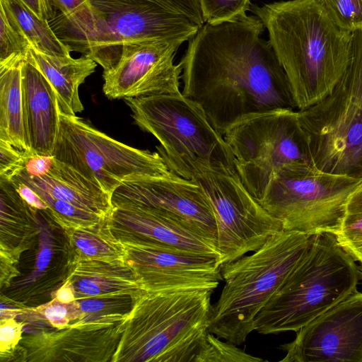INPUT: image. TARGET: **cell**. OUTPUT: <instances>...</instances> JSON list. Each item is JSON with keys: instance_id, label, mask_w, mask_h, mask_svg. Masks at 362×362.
<instances>
[{"instance_id": "1", "label": "cell", "mask_w": 362, "mask_h": 362, "mask_svg": "<svg viewBox=\"0 0 362 362\" xmlns=\"http://www.w3.org/2000/svg\"><path fill=\"white\" fill-rule=\"evenodd\" d=\"M257 16L204 23L189 40L182 93L198 104L222 135L251 115L296 109L287 76Z\"/></svg>"}, {"instance_id": "2", "label": "cell", "mask_w": 362, "mask_h": 362, "mask_svg": "<svg viewBox=\"0 0 362 362\" xmlns=\"http://www.w3.org/2000/svg\"><path fill=\"white\" fill-rule=\"evenodd\" d=\"M289 81L298 110L327 95L349 62L351 33L337 27L317 0L251 5Z\"/></svg>"}, {"instance_id": "3", "label": "cell", "mask_w": 362, "mask_h": 362, "mask_svg": "<svg viewBox=\"0 0 362 362\" xmlns=\"http://www.w3.org/2000/svg\"><path fill=\"white\" fill-rule=\"evenodd\" d=\"M213 291L141 293L112 361L195 362L209 332Z\"/></svg>"}, {"instance_id": "4", "label": "cell", "mask_w": 362, "mask_h": 362, "mask_svg": "<svg viewBox=\"0 0 362 362\" xmlns=\"http://www.w3.org/2000/svg\"><path fill=\"white\" fill-rule=\"evenodd\" d=\"M355 259L331 233L313 235L309 245L255 320L262 334L297 332L357 291Z\"/></svg>"}, {"instance_id": "5", "label": "cell", "mask_w": 362, "mask_h": 362, "mask_svg": "<svg viewBox=\"0 0 362 362\" xmlns=\"http://www.w3.org/2000/svg\"><path fill=\"white\" fill-rule=\"evenodd\" d=\"M312 235L281 230L252 254L222 264L225 284L211 305L209 332L238 346L245 342L255 331L256 316L305 252Z\"/></svg>"}, {"instance_id": "6", "label": "cell", "mask_w": 362, "mask_h": 362, "mask_svg": "<svg viewBox=\"0 0 362 362\" xmlns=\"http://www.w3.org/2000/svg\"><path fill=\"white\" fill-rule=\"evenodd\" d=\"M91 21L76 28L56 31L71 51L83 54L103 68L113 69L124 45L143 40L184 42L200 26L185 15L156 0H86Z\"/></svg>"}, {"instance_id": "7", "label": "cell", "mask_w": 362, "mask_h": 362, "mask_svg": "<svg viewBox=\"0 0 362 362\" xmlns=\"http://www.w3.org/2000/svg\"><path fill=\"white\" fill-rule=\"evenodd\" d=\"M298 111L314 166L362 179V29L351 33L347 66L332 91Z\"/></svg>"}, {"instance_id": "8", "label": "cell", "mask_w": 362, "mask_h": 362, "mask_svg": "<svg viewBox=\"0 0 362 362\" xmlns=\"http://www.w3.org/2000/svg\"><path fill=\"white\" fill-rule=\"evenodd\" d=\"M361 181L312 165L294 164L274 175L257 202L279 221L284 230L336 235L347 199Z\"/></svg>"}, {"instance_id": "9", "label": "cell", "mask_w": 362, "mask_h": 362, "mask_svg": "<svg viewBox=\"0 0 362 362\" xmlns=\"http://www.w3.org/2000/svg\"><path fill=\"white\" fill-rule=\"evenodd\" d=\"M124 100L136 125L160 142L159 153L237 173L234 155L223 135L203 109L182 92Z\"/></svg>"}, {"instance_id": "10", "label": "cell", "mask_w": 362, "mask_h": 362, "mask_svg": "<svg viewBox=\"0 0 362 362\" xmlns=\"http://www.w3.org/2000/svg\"><path fill=\"white\" fill-rule=\"evenodd\" d=\"M223 136L234 155L241 182L257 200L283 168L294 164L314 166L298 110L251 115L231 125Z\"/></svg>"}, {"instance_id": "11", "label": "cell", "mask_w": 362, "mask_h": 362, "mask_svg": "<svg viewBox=\"0 0 362 362\" xmlns=\"http://www.w3.org/2000/svg\"><path fill=\"white\" fill-rule=\"evenodd\" d=\"M160 155L171 171L194 180L206 194L216 218L222 264L256 251L282 230L279 221L252 196L238 173L221 172L196 161Z\"/></svg>"}, {"instance_id": "12", "label": "cell", "mask_w": 362, "mask_h": 362, "mask_svg": "<svg viewBox=\"0 0 362 362\" xmlns=\"http://www.w3.org/2000/svg\"><path fill=\"white\" fill-rule=\"evenodd\" d=\"M52 155L100 187L111 198L127 180L167 175L173 172L158 152L131 147L76 115L61 112Z\"/></svg>"}, {"instance_id": "13", "label": "cell", "mask_w": 362, "mask_h": 362, "mask_svg": "<svg viewBox=\"0 0 362 362\" xmlns=\"http://www.w3.org/2000/svg\"><path fill=\"white\" fill-rule=\"evenodd\" d=\"M11 177L40 197L49 208L48 217L64 231L98 223L114 209L107 193L54 156L40 175H30L21 169Z\"/></svg>"}, {"instance_id": "14", "label": "cell", "mask_w": 362, "mask_h": 362, "mask_svg": "<svg viewBox=\"0 0 362 362\" xmlns=\"http://www.w3.org/2000/svg\"><path fill=\"white\" fill-rule=\"evenodd\" d=\"M281 362H362V292L356 291L296 332Z\"/></svg>"}, {"instance_id": "15", "label": "cell", "mask_w": 362, "mask_h": 362, "mask_svg": "<svg viewBox=\"0 0 362 362\" xmlns=\"http://www.w3.org/2000/svg\"><path fill=\"white\" fill-rule=\"evenodd\" d=\"M180 42L143 40L124 46L118 64L103 71L109 99L180 93L182 66L174 64Z\"/></svg>"}, {"instance_id": "16", "label": "cell", "mask_w": 362, "mask_h": 362, "mask_svg": "<svg viewBox=\"0 0 362 362\" xmlns=\"http://www.w3.org/2000/svg\"><path fill=\"white\" fill-rule=\"evenodd\" d=\"M57 332L22 338L24 361H111L129 313H87Z\"/></svg>"}, {"instance_id": "17", "label": "cell", "mask_w": 362, "mask_h": 362, "mask_svg": "<svg viewBox=\"0 0 362 362\" xmlns=\"http://www.w3.org/2000/svg\"><path fill=\"white\" fill-rule=\"evenodd\" d=\"M111 199L113 206H148L174 214L216 245L212 205L203 188L193 180L173 172L167 175L138 177L124 181Z\"/></svg>"}, {"instance_id": "18", "label": "cell", "mask_w": 362, "mask_h": 362, "mask_svg": "<svg viewBox=\"0 0 362 362\" xmlns=\"http://www.w3.org/2000/svg\"><path fill=\"white\" fill-rule=\"evenodd\" d=\"M120 242L126 260L146 291L214 290L223 280L217 257L185 255L137 241Z\"/></svg>"}, {"instance_id": "19", "label": "cell", "mask_w": 362, "mask_h": 362, "mask_svg": "<svg viewBox=\"0 0 362 362\" xmlns=\"http://www.w3.org/2000/svg\"><path fill=\"white\" fill-rule=\"evenodd\" d=\"M107 220L119 240L145 243L185 255L217 257L221 261L216 244L165 211L141 206H114Z\"/></svg>"}, {"instance_id": "20", "label": "cell", "mask_w": 362, "mask_h": 362, "mask_svg": "<svg viewBox=\"0 0 362 362\" xmlns=\"http://www.w3.org/2000/svg\"><path fill=\"white\" fill-rule=\"evenodd\" d=\"M22 95L29 148L33 153L50 156L59 131L58 99L45 76L27 59L22 65Z\"/></svg>"}, {"instance_id": "21", "label": "cell", "mask_w": 362, "mask_h": 362, "mask_svg": "<svg viewBox=\"0 0 362 362\" xmlns=\"http://www.w3.org/2000/svg\"><path fill=\"white\" fill-rule=\"evenodd\" d=\"M69 279L76 300L129 296L145 291L133 267L125 259H86L67 261Z\"/></svg>"}, {"instance_id": "22", "label": "cell", "mask_w": 362, "mask_h": 362, "mask_svg": "<svg viewBox=\"0 0 362 362\" xmlns=\"http://www.w3.org/2000/svg\"><path fill=\"white\" fill-rule=\"evenodd\" d=\"M28 61L36 66L54 88L59 111L75 116L83 110L78 88L92 74L97 63L85 56L74 59L71 56H54L30 46Z\"/></svg>"}, {"instance_id": "23", "label": "cell", "mask_w": 362, "mask_h": 362, "mask_svg": "<svg viewBox=\"0 0 362 362\" xmlns=\"http://www.w3.org/2000/svg\"><path fill=\"white\" fill-rule=\"evenodd\" d=\"M23 62L0 68V139L22 151L31 152L27 141L23 114Z\"/></svg>"}, {"instance_id": "24", "label": "cell", "mask_w": 362, "mask_h": 362, "mask_svg": "<svg viewBox=\"0 0 362 362\" xmlns=\"http://www.w3.org/2000/svg\"><path fill=\"white\" fill-rule=\"evenodd\" d=\"M64 233L68 243V261L125 259L124 247L112 233L107 218L93 226Z\"/></svg>"}, {"instance_id": "25", "label": "cell", "mask_w": 362, "mask_h": 362, "mask_svg": "<svg viewBox=\"0 0 362 362\" xmlns=\"http://www.w3.org/2000/svg\"><path fill=\"white\" fill-rule=\"evenodd\" d=\"M4 1L31 46L49 55L71 56V49L57 35L49 21L40 18L21 0Z\"/></svg>"}, {"instance_id": "26", "label": "cell", "mask_w": 362, "mask_h": 362, "mask_svg": "<svg viewBox=\"0 0 362 362\" xmlns=\"http://www.w3.org/2000/svg\"><path fill=\"white\" fill-rule=\"evenodd\" d=\"M339 245L362 264V181L350 194L335 235Z\"/></svg>"}, {"instance_id": "27", "label": "cell", "mask_w": 362, "mask_h": 362, "mask_svg": "<svg viewBox=\"0 0 362 362\" xmlns=\"http://www.w3.org/2000/svg\"><path fill=\"white\" fill-rule=\"evenodd\" d=\"M30 43L4 0H0V68L27 59Z\"/></svg>"}, {"instance_id": "28", "label": "cell", "mask_w": 362, "mask_h": 362, "mask_svg": "<svg viewBox=\"0 0 362 362\" xmlns=\"http://www.w3.org/2000/svg\"><path fill=\"white\" fill-rule=\"evenodd\" d=\"M86 314L77 300L64 303L52 298L48 303L36 308H23L19 318L45 322L53 328L62 329L69 322L82 319Z\"/></svg>"}, {"instance_id": "29", "label": "cell", "mask_w": 362, "mask_h": 362, "mask_svg": "<svg viewBox=\"0 0 362 362\" xmlns=\"http://www.w3.org/2000/svg\"><path fill=\"white\" fill-rule=\"evenodd\" d=\"M263 360L253 356L238 345L226 340L222 341L214 334L209 332L195 362H259Z\"/></svg>"}, {"instance_id": "30", "label": "cell", "mask_w": 362, "mask_h": 362, "mask_svg": "<svg viewBox=\"0 0 362 362\" xmlns=\"http://www.w3.org/2000/svg\"><path fill=\"white\" fill-rule=\"evenodd\" d=\"M329 18L340 29H362V0H317Z\"/></svg>"}, {"instance_id": "31", "label": "cell", "mask_w": 362, "mask_h": 362, "mask_svg": "<svg viewBox=\"0 0 362 362\" xmlns=\"http://www.w3.org/2000/svg\"><path fill=\"white\" fill-rule=\"evenodd\" d=\"M204 23L215 25L247 16L250 0H199Z\"/></svg>"}, {"instance_id": "32", "label": "cell", "mask_w": 362, "mask_h": 362, "mask_svg": "<svg viewBox=\"0 0 362 362\" xmlns=\"http://www.w3.org/2000/svg\"><path fill=\"white\" fill-rule=\"evenodd\" d=\"M60 15L51 21V25L60 28H78L88 23L93 13L86 0H49Z\"/></svg>"}, {"instance_id": "33", "label": "cell", "mask_w": 362, "mask_h": 362, "mask_svg": "<svg viewBox=\"0 0 362 362\" xmlns=\"http://www.w3.org/2000/svg\"><path fill=\"white\" fill-rule=\"evenodd\" d=\"M23 322L15 318L0 320V352L1 358L10 356L22 339Z\"/></svg>"}, {"instance_id": "34", "label": "cell", "mask_w": 362, "mask_h": 362, "mask_svg": "<svg viewBox=\"0 0 362 362\" xmlns=\"http://www.w3.org/2000/svg\"><path fill=\"white\" fill-rule=\"evenodd\" d=\"M24 151L9 142L0 139V177L8 179L24 165Z\"/></svg>"}, {"instance_id": "35", "label": "cell", "mask_w": 362, "mask_h": 362, "mask_svg": "<svg viewBox=\"0 0 362 362\" xmlns=\"http://www.w3.org/2000/svg\"><path fill=\"white\" fill-rule=\"evenodd\" d=\"M165 6L181 13L200 27L204 24L199 0H156Z\"/></svg>"}, {"instance_id": "36", "label": "cell", "mask_w": 362, "mask_h": 362, "mask_svg": "<svg viewBox=\"0 0 362 362\" xmlns=\"http://www.w3.org/2000/svg\"><path fill=\"white\" fill-rule=\"evenodd\" d=\"M40 18L52 21L56 17L54 8L49 0H21Z\"/></svg>"}, {"instance_id": "37", "label": "cell", "mask_w": 362, "mask_h": 362, "mask_svg": "<svg viewBox=\"0 0 362 362\" xmlns=\"http://www.w3.org/2000/svg\"><path fill=\"white\" fill-rule=\"evenodd\" d=\"M52 297L64 303L76 300L74 287L71 281L66 279L63 284L52 293Z\"/></svg>"}, {"instance_id": "38", "label": "cell", "mask_w": 362, "mask_h": 362, "mask_svg": "<svg viewBox=\"0 0 362 362\" xmlns=\"http://www.w3.org/2000/svg\"><path fill=\"white\" fill-rule=\"evenodd\" d=\"M23 308L21 309H14V308H8L4 305L3 303L1 305V320H4L10 318H16L19 316L22 313Z\"/></svg>"}]
</instances>
